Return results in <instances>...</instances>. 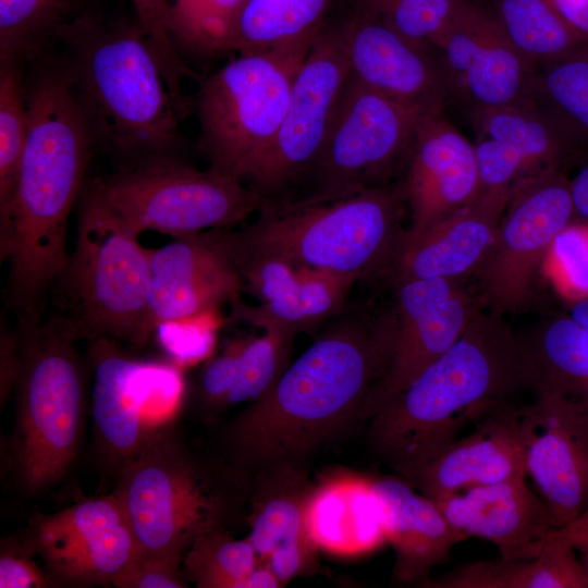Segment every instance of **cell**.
I'll list each match as a JSON object with an SVG mask.
<instances>
[{
    "mask_svg": "<svg viewBox=\"0 0 588 588\" xmlns=\"http://www.w3.org/2000/svg\"><path fill=\"white\" fill-rule=\"evenodd\" d=\"M25 69L28 137L12 208L0 224V259L10 267V304L20 318H38L69 262V218L99 150L60 54Z\"/></svg>",
    "mask_w": 588,
    "mask_h": 588,
    "instance_id": "1",
    "label": "cell"
},
{
    "mask_svg": "<svg viewBox=\"0 0 588 588\" xmlns=\"http://www.w3.org/2000/svg\"><path fill=\"white\" fill-rule=\"evenodd\" d=\"M393 346L391 313L346 308L224 432L230 468L240 477L284 466L328 440L368 403L387 372Z\"/></svg>",
    "mask_w": 588,
    "mask_h": 588,
    "instance_id": "2",
    "label": "cell"
},
{
    "mask_svg": "<svg viewBox=\"0 0 588 588\" xmlns=\"http://www.w3.org/2000/svg\"><path fill=\"white\" fill-rule=\"evenodd\" d=\"M530 388L520 338L477 313L461 338L371 415L377 453L413 485L422 468L495 406Z\"/></svg>",
    "mask_w": 588,
    "mask_h": 588,
    "instance_id": "3",
    "label": "cell"
},
{
    "mask_svg": "<svg viewBox=\"0 0 588 588\" xmlns=\"http://www.w3.org/2000/svg\"><path fill=\"white\" fill-rule=\"evenodd\" d=\"M58 46L99 151L121 168L182 158L181 118L135 15L99 4L62 28Z\"/></svg>",
    "mask_w": 588,
    "mask_h": 588,
    "instance_id": "4",
    "label": "cell"
},
{
    "mask_svg": "<svg viewBox=\"0 0 588 588\" xmlns=\"http://www.w3.org/2000/svg\"><path fill=\"white\" fill-rule=\"evenodd\" d=\"M21 368L13 391L15 420L7 445L13 488L36 499L59 485L74 465L87 412V363L76 347L72 320L20 318Z\"/></svg>",
    "mask_w": 588,
    "mask_h": 588,
    "instance_id": "5",
    "label": "cell"
},
{
    "mask_svg": "<svg viewBox=\"0 0 588 588\" xmlns=\"http://www.w3.org/2000/svg\"><path fill=\"white\" fill-rule=\"evenodd\" d=\"M238 231L224 229L235 256H266L297 267L360 278L388 271L404 230L400 187H373L332 200L265 203Z\"/></svg>",
    "mask_w": 588,
    "mask_h": 588,
    "instance_id": "6",
    "label": "cell"
},
{
    "mask_svg": "<svg viewBox=\"0 0 588 588\" xmlns=\"http://www.w3.org/2000/svg\"><path fill=\"white\" fill-rule=\"evenodd\" d=\"M111 494L140 555L183 560L196 538L225 528L231 500L169 418L155 425L123 468Z\"/></svg>",
    "mask_w": 588,
    "mask_h": 588,
    "instance_id": "7",
    "label": "cell"
},
{
    "mask_svg": "<svg viewBox=\"0 0 588 588\" xmlns=\"http://www.w3.org/2000/svg\"><path fill=\"white\" fill-rule=\"evenodd\" d=\"M59 280L82 339L107 338L134 346L148 341L149 249L120 220L82 194L75 247Z\"/></svg>",
    "mask_w": 588,
    "mask_h": 588,
    "instance_id": "8",
    "label": "cell"
},
{
    "mask_svg": "<svg viewBox=\"0 0 588 588\" xmlns=\"http://www.w3.org/2000/svg\"><path fill=\"white\" fill-rule=\"evenodd\" d=\"M94 200L139 236L156 231L174 237L230 228L265 200L242 182L182 158L159 159L101 175L84 184Z\"/></svg>",
    "mask_w": 588,
    "mask_h": 588,
    "instance_id": "9",
    "label": "cell"
},
{
    "mask_svg": "<svg viewBox=\"0 0 588 588\" xmlns=\"http://www.w3.org/2000/svg\"><path fill=\"white\" fill-rule=\"evenodd\" d=\"M236 54L199 81L192 110L209 168L243 183L279 131L306 54Z\"/></svg>",
    "mask_w": 588,
    "mask_h": 588,
    "instance_id": "10",
    "label": "cell"
},
{
    "mask_svg": "<svg viewBox=\"0 0 588 588\" xmlns=\"http://www.w3.org/2000/svg\"><path fill=\"white\" fill-rule=\"evenodd\" d=\"M424 118L348 73L320 151L281 203L326 201L389 185L405 172Z\"/></svg>",
    "mask_w": 588,
    "mask_h": 588,
    "instance_id": "11",
    "label": "cell"
},
{
    "mask_svg": "<svg viewBox=\"0 0 588 588\" xmlns=\"http://www.w3.org/2000/svg\"><path fill=\"white\" fill-rule=\"evenodd\" d=\"M350 73L346 13L313 41L279 131L243 184L266 203L285 200L316 159Z\"/></svg>",
    "mask_w": 588,
    "mask_h": 588,
    "instance_id": "12",
    "label": "cell"
},
{
    "mask_svg": "<svg viewBox=\"0 0 588 588\" xmlns=\"http://www.w3.org/2000/svg\"><path fill=\"white\" fill-rule=\"evenodd\" d=\"M575 219L571 179L562 169H544L517 181L494 240L479 268L491 311L527 303L535 269L556 236Z\"/></svg>",
    "mask_w": 588,
    "mask_h": 588,
    "instance_id": "13",
    "label": "cell"
},
{
    "mask_svg": "<svg viewBox=\"0 0 588 588\" xmlns=\"http://www.w3.org/2000/svg\"><path fill=\"white\" fill-rule=\"evenodd\" d=\"M53 587L111 585L140 550L123 511L110 493L38 516L21 536Z\"/></svg>",
    "mask_w": 588,
    "mask_h": 588,
    "instance_id": "14",
    "label": "cell"
},
{
    "mask_svg": "<svg viewBox=\"0 0 588 588\" xmlns=\"http://www.w3.org/2000/svg\"><path fill=\"white\" fill-rule=\"evenodd\" d=\"M115 342L107 338L90 340L87 363L94 372L90 408L94 452L103 475L117 480L148 431L159 424L152 420V414L164 418L151 409L152 405L168 406L161 397L179 399L180 393H161V389L169 388L161 385V381L170 377V371L163 375L166 370L161 367L128 357Z\"/></svg>",
    "mask_w": 588,
    "mask_h": 588,
    "instance_id": "15",
    "label": "cell"
},
{
    "mask_svg": "<svg viewBox=\"0 0 588 588\" xmlns=\"http://www.w3.org/2000/svg\"><path fill=\"white\" fill-rule=\"evenodd\" d=\"M436 49L451 97L470 109L534 101L538 65L516 49L493 14L461 0Z\"/></svg>",
    "mask_w": 588,
    "mask_h": 588,
    "instance_id": "16",
    "label": "cell"
},
{
    "mask_svg": "<svg viewBox=\"0 0 588 588\" xmlns=\"http://www.w3.org/2000/svg\"><path fill=\"white\" fill-rule=\"evenodd\" d=\"M396 284L391 311L392 354L368 403L366 418L443 355L478 313L454 278L412 279Z\"/></svg>",
    "mask_w": 588,
    "mask_h": 588,
    "instance_id": "17",
    "label": "cell"
},
{
    "mask_svg": "<svg viewBox=\"0 0 588 588\" xmlns=\"http://www.w3.org/2000/svg\"><path fill=\"white\" fill-rule=\"evenodd\" d=\"M149 254V338L162 322L216 315L240 298L242 279L223 228L174 237Z\"/></svg>",
    "mask_w": 588,
    "mask_h": 588,
    "instance_id": "18",
    "label": "cell"
},
{
    "mask_svg": "<svg viewBox=\"0 0 588 588\" xmlns=\"http://www.w3.org/2000/svg\"><path fill=\"white\" fill-rule=\"evenodd\" d=\"M242 291L259 304L232 303L236 319L265 330L296 335L311 331L339 316L350 292L360 280L356 274L297 267L284 259L245 256L236 260Z\"/></svg>",
    "mask_w": 588,
    "mask_h": 588,
    "instance_id": "19",
    "label": "cell"
},
{
    "mask_svg": "<svg viewBox=\"0 0 588 588\" xmlns=\"http://www.w3.org/2000/svg\"><path fill=\"white\" fill-rule=\"evenodd\" d=\"M350 74L424 117L442 113L451 98L438 50L347 10Z\"/></svg>",
    "mask_w": 588,
    "mask_h": 588,
    "instance_id": "20",
    "label": "cell"
},
{
    "mask_svg": "<svg viewBox=\"0 0 588 588\" xmlns=\"http://www.w3.org/2000/svg\"><path fill=\"white\" fill-rule=\"evenodd\" d=\"M520 407L526 473L559 528L588 507V424L546 393Z\"/></svg>",
    "mask_w": 588,
    "mask_h": 588,
    "instance_id": "21",
    "label": "cell"
},
{
    "mask_svg": "<svg viewBox=\"0 0 588 588\" xmlns=\"http://www.w3.org/2000/svg\"><path fill=\"white\" fill-rule=\"evenodd\" d=\"M400 188L411 211V232L466 207L482 193L474 143L441 113L425 117Z\"/></svg>",
    "mask_w": 588,
    "mask_h": 588,
    "instance_id": "22",
    "label": "cell"
},
{
    "mask_svg": "<svg viewBox=\"0 0 588 588\" xmlns=\"http://www.w3.org/2000/svg\"><path fill=\"white\" fill-rule=\"evenodd\" d=\"M452 527L468 539L493 543L504 559L538 556L559 529L541 497L526 478L476 486L433 500Z\"/></svg>",
    "mask_w": 588,
    "mask_h": 588,
    "instance_id": "23",
    "label": "cell"
},
{
    "mask_svg": "<svg viewBox=\"0 0 588 588\" xmlns=\"http://www.w3.org/2000/svg\"><path fill=\"white\" fill-rule=\"evenodd\" d=\"M512 187L483 191L456 212L419 231H404L389 267L395 282L456 278L483 261Z\"/></svg>",
    "mask_w": 588,
    "mask_h": 588,
    "instance_id": "24",
    "label": "cell"
},
{
    "mask_svg": "<svg viewBox=\"0 0 588 588\" xmlns=\"http://www.w3.org/2000/svg\"><path fill=\"white\" fill-rule=\"evenodd\" d=\"M520 408L504 402L480 418L419 473L413 487L432 500L476 486L526 478Z\"/></svg>",
    "mask_w": 588,
    "mask_h": 588,
    "instance_id": "25",
    "label": "cell"
},
{
    "mask_svg": "<svg viewBox=\"0 0 588 588\" xmlns=\"http://www.w3.org/2000/svg\"><path fill=\"white\" fill-rule=\"evenodd\" d=\"M471 122L488 167L504 181L585 161L581 151L534 101L473 108Z\"/></svg>",
    "mask_w": 588,
    "mask_h": 588,
    "instance_id": "26",
    "label": "cell"
},
{
    "mask_svg": "<svg viewBox=\"0 0 588 588\" xmlns=\"http://www.w3.org/2000/svg\"><path fill=\"white\" fill-rule=\"evenodd\" d=\"M388 542L395 553L394 577L425 584L431 571L468 538L450 525L437 503L401 477L371 478Z\"/></svg>",
    "mask_w": 588,
    "mask_h": 588,
    "instance_id": "27",
    "label": "cell"
},
{
    "mask_svg": "<svg viewBox=\"0 0 588 588\" xmlns=\"http://www.w3.org/2000/svg\"><path fill=\"white\" fill-rule=\"evenodd\" d=\"M306 532L318 550L336 556L370 553L388 542L371 478L342 474L311 489Z\"/></svg>",
    "mask_w": 588,
    "mask_h": 588,
    "instance_id": "28",
    "label": "cell"
},
{
    "mask_svg": "<svg viewBox=\"0 0 588 588\" xmlns=\"http://www.w3.org/2000/svg\"><path fill=\"white\" fill-rule=\"evenodd\" d=\"M520 338L530 389L552 395L588 424V298Z\"/></svg>",
    "mask_w": 588,
    "mask_h": 588,
    "instance_id": "29",
    "label": "cell"
},
{
    "mask_svg": "<svg viewBox=\"0 0 588 588\" xmlns=\"http://www.w3.org/2000/svg\"><path fill=\"white\" fill-rule=\"evenodd\" d=\"M432 588H588L576 549L548 540L531 559H489L463 564L429 579Z\"/></svg>",
    "mask_w": 588,
    "mask_h": 588,
    "instance_id": "30",
    "label": "cell"
},
{
    "mask_svg": "<svg viewBox=\"0 0 588 588\" xmlns=\"http://www.w3.org/2000/svg\"><path fill=\"white\" fill-rule=\"evenodd\" d=\"M333 0H247L237 23L235 53L307 54L328 22Z\"/></svg>",
    "mask_w": 588,
    "mask_h": 588,
    "instance_id": "31",
    "label": "cell"
},
{
    "mask_svg": "<svg viewBox=\"0 0 588 588\" xmlns=\"http://www.w3.org/2000/svg\"><path fill=\"white\" fill-rule=\"evenodd\" d=\"M100 0H0V63L25 68L51 53L65 26Z\"/></svg>",
    "mask_w": 588,
    "mask_h": 588,
    "instance_id": "32",
    "label": "cell"
},
{
    "mask_svg": "<svg viewBox=\"0 0 588 588\" xmlns=\"http://www.w3.org/2000/svg\"><path fill=\"white\" fill-rule=\"evenodd\" d=\"M247 0H160L163 22L179 56L192 64L235 53L240 15Z\"/></svg>",
    "mask_w": 588,
    "mask_h": 588,
    "instance_id": "33",
    "label": "cell"
},
{
    "mask_svg": "<svg viewBox=\"0 0 588 588\" xmlns=\"http://www.w3.org/2000/svg\"><path fill=\"white\" fill-rule=\"evenodd\" d=\"M493 15L516 49L538 66L588 47L550 0H495Z\"/></svg>",
    "mask_w": 588,
    "mask_h": 588,
    "instance_id": "34",
    "label": "cell"
},
{
    "mask_svg": "<svg viewBox=\"0 0 588 588\" xmlns=\"http://www.w3.org/2000/svg\"><path fill=\"white\" fill-rule=\"evenodd\" d=\"M535 105L588 159V47L538 66Z\"/></svg>",
    "mask_w": 588,
    "mask_h": 588,
    "instance_id": "35",
    "label": "cell"
},
{
    "mask_svg": "<svg viewBox=\"0 0 588 588\" xmlns=\"http://www.w3.org/2000/svg\"><path fill=\"white\" fill-rule=\"evenodd\" d=\"M259 564L248 539H234L226 528L203 534L194 540L182 562L187 581L198 588H241Z\"/></svg>",
    "mask_w": 588,
    "mask_h": 588,
    "instance_id": "36",
    "label": "cell"
},
{
    "mask_svg": "<svg viewBox=\"0 0 588 588\" xmlns=\"http://www.w3.org/2000/svg\"><path fill=\"white\" fill-rule=\"evenodd\" d=\"M25 68L0 63V224L11 211L28 137Z\"/></svg>",
    "mask_w": 588,
    "mask_h": 588,
    "instance_id": "37",
    "label": "cell"
},
{
    "mask_svg": "<svg viewBox=\"0 0 588 588\" xmlns=\"http://www.w3.org/2000/svg\"><path fill=\"white\" fill-rule=\"evenodd\" d=\"M346 1L352 12L380 22L415 42L436 49L461 0Z\"/></svg>",
    "mask_w": 588,
    "mask_h": 588,
    "instance_id": "38",
    "label": "cell"
},
{
    "mask_svg": "<svg viewBox=\"0 0 588 588\" xmlns=\"http://www.w3.org/2000/svg\"><path fill=\"white\" fill-rule=\"evenodd\" d=\"M313 488L271 490L255 507L248 540L259 562L278 548L309 538L305 527V509ZM310 539V538H309Z\"/></svg>",
    "mask_w": 588,
    "mask_h": 588,
    "instance_id": "39",
    "label": "cell"
},
{
    "mask_svg": "<svg viewBox=\"0 0 588 588\" xmlns=\"http://www.w3.org/2000/svg\"><path fill=\"white\" fill-rule=\"evenodd\" d=\"M295 336L278 330H265L260 336L243 340L237 378L225 407L254 402L275 384L289 367Z\"/></svg>",
    "mask_w": 588,
    "mask_h": 588,
    "instance_id": "40",
    "label": "cell"
},
{
    "mask_svg": "<svg viewBox=\"0 0 588 588\" xmlns=\"http://www.w3.org/2000/svg\"><path fill=\"white\" fill-rule=\"evenodd\" d=\"M541 270L567 304L588 298V221L574 219L556 234Z\"/></svg>",
    "mask_w": 588,
    "mask_h": 588,
    "instance_id": "41",
    "label": "cell"
},
{
    "mask_svg": "<svg viewBox=\"0 0 588 588\" xmlns=\"http://www.w3.org/2000/svg\"><path fill=\"white\" fill-rule=\"evenodd\" d=\"M128 1L148 38L177 111L181 114L187 113L191 100L182 93V81L191 78L199 82L203 75L185 63L172 45L164 26L160 0Z\"/></svg>",
    "mask_w": 588,
    "mask_h": 588,
    "instance_id": "42",
    "label": "cell"
},
{
    "mask_svg": "<svg viewBox=\"0 0 588 588\" xmlns=\"http://www.w3.org/2000/svg\"><path fill=\"white\" fill-rule=\"evenodd\" d=\"M242 345L243 340L232 342L204 367L198 382V400L205 409L225 408L226 397L237 378Z\"/></svg>",
    "mask_w": 588,
    "mask_h": 588,
    "instance_id": "43",
    "label": "cell"
},
{
    "mask_svg": "<svg viewBox=\"0 0 588 588\" xmlns=\"http://www.w3.org/2000/svg\"><path fill=\"white\" fill-rule=\"evenodd\" d=\"M183 560L140 555L112 583L117 588H184L187 580L182 569Z\"/></svg>",
    "mask_w": 588,
    "mask_h": 588,
    "instance_id": "44",
    "label": "cell"
},
{
    "mask_svg": "<svg viewBox=\"0 0 588 588\" xmlns=\"http://www.w3.org/2000/svg\"><path fill=\"white\" fill-rule=\"evenodd\" d=\"M215 315L171 320L160 323L156 331L160 340L175 356L199 358L208 353L213 341Z\"/></svg>",
    "mask_w": 588,
    "mask_h": 588,
    "instance_id": "45",
    "label": "cell"
},
{
    "mask_svg": "<svg viewBox=\"0 0 588 588\" xmlns=\"http://www.w3.org/2000/svg\"><path fill=\"white\" fill-rule=\"evenodd\" d=\"M33 556L34 553L22 538L3 539L0 551V587H53L45 569L37 565Z\"/></svg>",
    "mask_w": 588,
    "mask_h": 588,
    "instance_id": "46",
    "label": "cell"
},
{
    "mask_svg": "<svg viewBox=\"0 0 588 588\" xmlns=\"http://www.w3.org/2000/svg\"><path fill=\"white\" fill-rule=\"evenodd\" d=\"M317 551V547L307 538L275 549L264 563L275 575L281 586H284L294 577L310 569Z\"/></svg>",
    "mask_w": 588,
    "mask_h": 588,
    "instance_id": "47",
    "label": "cell"
},
{
    "mask_svg": "<svg viewBox=\"0 0 588 588\" xmlns=\"http://www.w3.org/2000/svg\"><path fill=\"white\" fill-rule=\"evenodd\" d=\"M20 341L17 331L9 328L7 321L1 319L0 327V406L11 397L20 373Z\"/></svg>",
    "mask_w": 588,
    "mask_h": 588,
    "instance_id": "48",
    "label": "cell"
},
{
    "mask_svg": "<svg viewBox=\"0 0 588 588\" xmlns=\"http://www.w3.org/2000/svg\"><path fill=\"white\" fill-rule=\"evenodd\" d=\"M564 20L588 40V0H550Z\"/></svg>",
    "mask_w": 588,
    "mask_h": 588,
    "instance_id": "49",
    "label": "cell"
},
{
    "mask_svg": "<svg viewBox=\"0 0 588 588\" xmlns=\"http://www.w3.org/2000/svg\"><path fill=\"white\" fill-rule=\"evenodd\" d=\"M549 540L558 541L578 550L588 544V507L574 520L555 530Z\"/></svg>",
    "mask_w": 588,
    "mask_h": 588,
    "instance_id": "50",
    "label": "cell"
},
{
    "mask_svg": "<svg viewBox=\"0 0 588 588\" xmlns=\"http://www.w3.org/2000/svg\"><path fill=\"white\" fill-rule=\"evenodd\" d=\"M571 192L575 219L588 221V159L571 180Z\"/></svg>",
    "mask_w": 588,
    "mask_h": 588,
    "instance_id": "51",
    "label": "cell"
},
{
    "mask_svg": "<svg viewBox=\"0 0 588 588\" xmlns=\"http://www.w3.org/2000/svg\"><path fill=\"white\" fill-rule=\"evenodd\" d=\"M281 587L279 579L271 572L268 565L259 562L257 567L242 583L241 588H274Z\"/></svg>",
    "mask_w": 588,
    "mask_h": 588,
    "instance_id": "52",
    "label": "cell"
},
{
    "mask_svg": "<svg viewBox=\"0 0 588 588\" xmlns=\"http://www.w3.org/2000/svg\"><path fill=\"white\" fill-rule=\"evenodd\" d=\"M580 551V563L584 567L585 574L588 578V544L578 549Z\"/></svg>",
    "mask_w": 588,
    "mask_h": 588,
    "instance_id": "53",
    "label": "cell"
}]
</instances>
